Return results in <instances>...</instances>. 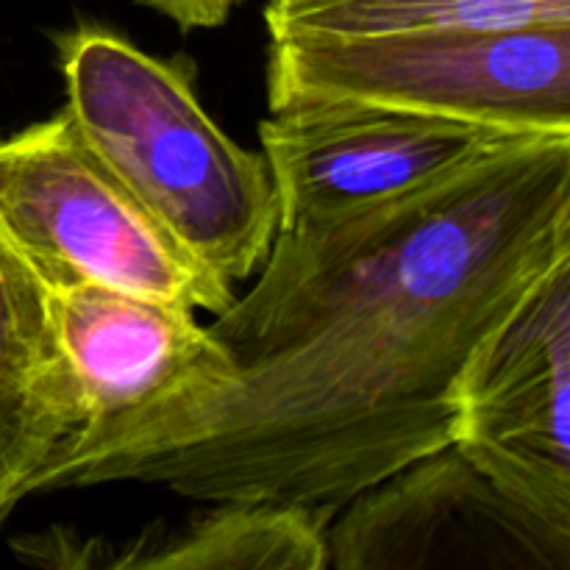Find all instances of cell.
Returning <instances> with one entry per match:
<instances>
[{
    "label": "cell",
    "instance_id": "7c38bea8",
    "mask_svg": "<svg viewBox=\"0 0 570 570\" xmlns=\"http://www.w3.org/2000/svg\"><path fill=\"white\" fill-rule=\"evenodd\" d=\"M137 3L167 17L181 31H200V28H220L243 0H137Z\"/></svg>",
    "mask_w": 570,
    "mask_h": 570
},
{
    "label": "cell",
    "instance_id": "4fadbf2b",
    "mask_svg": "<svg viewBox=\"0 0 570 570\" xmlns=\"http://www.w3.org/2000/svg\"><path fill=\"white\" fill-rule=\"evenodd\" d=\"M293 3H301V0H267L265 9H284V6H293Z\"/></svg>",
    "mask_w": 570,
    "mask_h": 570
},
{
    "label": "cell",
    "instance_id": "6da1fadb",
    "mask_svg": "<svg viewBox=\"0 0 570 570\" xmlns=\"http://www.w3.org/2000/svg\"><path fill=\"white\" fill-rule=\"evenodd\" d=\"M570 256V134L340 220L278 228L184 393L70 434L33 493L137 482L340 512L451 445L479 340Z\"/></svg>",
    "mask_w": 570,
    "mask_h": 570
},
{
    "label": "cell",
    "instance_id": "8fae6325",
    "mask_svg": "<svg viewBox=\"0 0 570 570\" xmlns=\"http://www.w3.org/2000/svg\"><path fill=\"white\" fill-rule=\"evenodd\" d=\"M265 22L271 37L512 31L570 26V0H301Z\"/></svg>",
    "mask_w": 570,
    "mask_h": 570
},
{
    "label": "cell",
    "instance_id": "9c48e42d",
    "mask_svg": "<svg viewBox=\"0 0 570 570\" xmlns=\"http://www.w3.org/2000/svg\"><path fill=\"white\" fill-rule=\"evenodd\" d=\"M78 429L81 406L50 326L48 287L0 226V527Z\"/></svg>",
    "mask_w": 570,
    "mask_h": 570
},
{
    "label": "cell",
    "instance_id": "8992f818",
    "mask_svg": "<svg viewBox=\"0 0 570 570\" xmlns=\"http://www.w3.org/2000/svg\"><path fill=\"white\" fill-rule=\"evenodd\" d=\"M515 134L348 100H301L259 122L278 228L340 220L445 181Z\"/></svg>",
    "mask_w": 570,
    "mask_h": 570
},
{
    "label": "cell",
    "instance_id": "3957f363",
    "mask_svg": "<svg viewBox=\"0 0 570 570\" xmlns=\"http://www.w3.org/2000/svg\"><path fill=\"white\" fill-rule=\"evenodd\" d=\"M265 81L271 109L348 100L515 137L570 134V26L271 37Z\"/></svg>",
    "mask_w": 570,
    "mask_h": 570
},
{
    "label": "cell",
    "instance_id": "5b68a950",
    "mask_svg": "<svg viewBox=\"0 0 570 570\" xmlns=\"http://www.w3.org/2000/svg\"><path fill=\"white\" fill-rule=\"evenodd\" d=\"M451 445L521 510L570 534V256L471 351Z\"/></svg>",
    "mask_w": 570,
    "mask_h": 570
},
{
    "label": "cell",
    "instance_id": "30bf717a",
    "mask_svg": "<svg viewBox=\"0 0 570 570\" xmlns=\"http://www.w3.org/2000/svg\"><path fill=\"white\" fill-rule=\"evenodd\" d=\"M334 515L267 501H215L173 532L148 529L109 549L81 538V562L145 570H323Z\"/></svg>",
    "mask_w": 570,
    "mask_h": 570
},
{
    "label": "cell",
    "instance_id": "52a82bcc",
    "mask_svg": "<svg viewBox=\"0 0 570 570\" xmlns=\"http://www.w3.org/2000/svg\"><path fill=\"white\" fill-rule=\"evenodd\" d=\"M328 568H570V534L521 510L454 445L362 490L328 523Z\"/></svg>",
    "mask_w": 570,
    "mask_h": 570
},
{
    "label": "cell",
    "instance_id": "277c9868",
    "mask_svg": "<svg viewBox=\"0 0 570 570\" xmlns=\"http://www.w3.org/2000/svg\"><path fill=\"white\" fill-rule=\"evenodd\" d=\"M0 226L48 289L92 282L212 315L234 298L89 150L67 109L0 139Z\"/></svg>",
    "mask_w": 570,
    "mask_h": 570
},
{
    "label": "cell",
    "instance_id": "7a4b0ae2",
    "mask_svg": "<svg viewBox=\"0 0 570 570\" xmlns=\"http://www.w3.org/2000/svg\"><path fill=\"white\" fill-rule=\"evenodd\" d=\"M67 106L83 142L137 204L223 282L254 278L278 234L265 156L209 117L193 61L78 22L56 33Z\"/></svg>",
    "mask_w": 570,
    "mask_h": 570
},
{
    "label": "cell",
    "instance_id": "ba28073f",
    "mask_svg": "<svg viewBox=\"0 0 570 570\" xmlns=\"http://www.w3.org/2000/svg\"><path fill=\"white\" fill-rule=\"evenodd\" d=\"M48 312L81 406V429L184 393L215 354L195 309L154 295L67 284L48 289Z\"/></svg>",
    "mask_w": 570,
    "mask_h": 570
}]
</instances>
